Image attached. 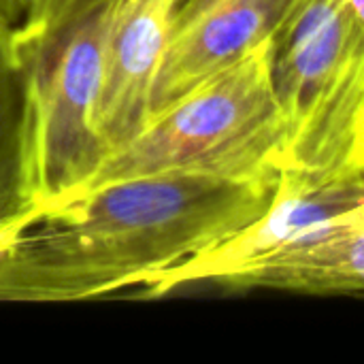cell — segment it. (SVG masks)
<instances>
[{
	"label": "cell",
	"mask_w": 364,
	"mask_h": 364,
	"mask_svg": "<svg viewBox=\"0 0 364 364\" xmlns=\"http://www.w3.org/2000/svg\"><path fill=\"white\" fill-rule=\"evenodd\" d=\"M183 0H107L109 30L94 128L109 154L149 117L154 77Z\"/></svg>",
	"instance_id": "obj_5"
},
{
	"label": "cell",
	"mask_w": 364,
	"mask_h": 364,
	"mask_svg": "<svg viewBox=\"0 0 364 364\" xmlns=\"http://www.w3.org/2000/svg\"><path fill=\"white\" fill-rule=\"evenodd\" d=\"M64 0H0V26L28 58L51 32Z\"/></svg>",
	"instance_id": "obj_9"
},
{
	"label": "cell",
	"mask_w": 364,
	"mask_h": 364,
	"mask_svg": "<svg viewBox=\"0 0 364 364\" xmlns=\"http://www.w3.org/2000/svg\"><path fill=\"white\" fill-rule=\"evenodd\" d=\"M30 73L13 34L0 26V243L41 213L30 171Z\"/></svg>",
	"instance_id": "obj_8"
},
{
	"label": "cell",
	"mask_w": 364,
	"mask_h": 364,
	"mask_svg": "<svg viewBox=\"0 0 364 364\" xmlns=\"http://www.w3.org/2000/svg\"><path fill=\"white\" fill-rule=\"evenodd\" d=\"M105 2H107V0H64L62 6H60V13H58L55 21H53L51 34H49V38H47V43L43 45L41 51H45V49H47L62 32H66L75 21H79L81 17H85V15L92 13L94 9L102 6ZM41 51H38V53H41Z\"/></svg>",
	"instance_id": "obj_10"
},
{
	"label": "cell",
	"mask_w": 364,
	"mask_h": 364,
	"mask_svg": "<svg viewBox=\"0 0 364 364\" xmlns=\"http://www.w3.org/2000/svg\"><path fill=\"white\" fill-rule=\"evenodd\" d=\"M282 0H183L164 45L149 115L271 36Z\"/></svg>",
	"instance_id": "obj_6"
},
{
	"label": "cell",
	"mask_w": 364,
	"mask_h": 364,
	"mask_svg": "<svg viewBox=\"0 0 364 364\" xmlns=\"http://www.w3.org/2000/svg\"><path fill=\"white\" fill-rule=\"evenodd\" d=\"M107 30L105 2L28 60L30 171L41 213L81 194L109 156L94 128Z\"/></svg>",
	"instance_id": "obj_4"
},
{
	"label": "cell",
	"mask_w": 364,
	"mask_h": 364,
	"mask_svg": "<svg viewBox=\"0 0 364 364\" xmlns=\"http://www.w3.org/2000/svg\"><path fill=\"white\" fill-rule=\"evenodd\" d=\"M277 183L156 173L77 194L0 243V301H81L141 288L260 220Z\"/></svg>",
	"instance_id": "obj_1"
},
{
	"label": "cell",
	"mask_w": 364,
	"mask_h": 364,
	"mask_svg": "<svg viewBox=\"0 0 364 364\" xmlns=\"http://www.w3.org/2000/svg\"><path fill=\"white\" fill-rule=\"evenodd\" d=\"M286 141L279 177L364 173V23L348 0H282L271 30Z\"/></svg>",
	"instance_id": "obj_2"
},
{
	"label": "cell",
	"mask_w": 364,
	"mask_h": 364,
	"mask_svg": "<svg viewBox=\"0 0 364 364\" xmlns=\"http://www.w3.org/2000/svg\"><path fill=\"white\" fill-rule=\"evenodd\" d=\"M213 286L318 296L364 292V200L277 250L232 267Z\"/></svg>",
	"instance_id": "obj_7"
},
{
	"label": "cell",
	"mask_w": 364,
	"mask_h": 364,
	"mask_svg": "<svg viewBox=\"0 0 364 364\" xmlns=\"http://www.w3.org/2000/svg\"><path fill=\"white\" fill-rule=\"evenodd\" d=\"M284 141L269 36L228 68L149 115L136 134L105 158L83 192L156 173H198L237 181L279 179Z\"/></svg>",
	"instance_id": "obj_3"
}]
</instances>
